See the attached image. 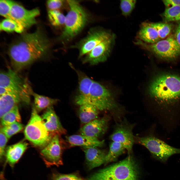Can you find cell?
<instances>
[{"mask_svg": "<svg viewBox=\"0 0 180 180\" xmlns=\"http://www.w3.org/2000/svg\"><path fill=\"white\" fill-rule=\"evenodd\" d=\"M68 10L63 30L58 39L64 45L72 41L89 21L90 16L78 1L67 0Z\"/></svg>", "mask_w": 180, "mask_h": 180, "instance_id": "3", "label": "cell"}, {"mask_svg": "<svg viewBox=\"0 0 180 180\" xmlns=\"http://www.w3.org/2000/svg\"><path fill=\"white\" fill-rule=\"evenodd\" d=\"M116 36L113 34L102 41L86 55L82 62L92 65L105 61L109 56L114 46Z\"/></svg>", "mask_w": 180, "mask_h": 180, "instance_id": "11", "label": "cell"}, {"mask_svg": "<svg viewBox=\"0 0 180 180\" xmlns=\"http://www.w3.org/2000/svg\"><path fill=\"white\" fill-rule=\"evenodd\" d=\"M136 3L135 0H122L120 1V8L122 14L124 16L130 14L134 9Z\"/></svg>", "mask_w": 180, "mask_h": 180, "instance_id": "32", "label": "cell"}, {"mask_svg": "<svg viewBox=\"0 0 180 180\" xmlns=\"http://www.w3.org/2000/svg\"><path fill=\"white\" fill-rule=\"evenodd\" d=\"M1 122L3 126H7L16 122H20L21 118L18 105L4 114L1 118Z\"/></svg>", "mask_w": 180, "mask_h": 180, "instance_id": "26", "label": "cell"}, {"mask_svg": "<svg viewBox=\"0 0 180 180\" xmlns=\"http://www.w3.org/2000/svg\"><path fill=\"white\" fill-rule=\"evenodd\" d=\"M12 1L8 0L0 1V14L6 18L12 19L10 13Z\"/></svg>", "mask_w": 180, "mask_h": 180, "instance_id": "33", "label": "cell"}, {"mask_svg": "<svg viewBox=\"0 0 180 180\" xmlns=\"http://www.w3.org/2000/svg\"><path fill=\"white\" fill-rule=\"evenodd\" d=\"M137 36L138 39L150 44L155 43L160 40L156 30L152 26L151 23H143L138 31Z\"/></svg>", "mask_w": 180, "mask_h": 180, "instance_id": "21", "label": "cell"}, {"mask_svg": "<svg viewBox=\"0 0 180 180\" xmlns=\"http://www.w3.org/2000/svg\"><path fill=\"white\" fill-rule=\"evenodd\" d=\"M26 138L34 146L45 147L54 136L47 130L41 118L33 106L31 117L24 130Z\"/></svg>", "mask_w": 180, "mask_h": 180, "instance_id": "7", "label": "cell"}, {"mask_svg": "<svg viewBox=\"0 0 180 180\" xmlns=\"http://www.w3.org/2000/svg\"><path fill=\"white\" fill-rule=\"evenodd\" d=\"M65 3V1L62 0H49L46 2L49 10H59L63 7Z\"/></svg>", "mask_w": 180, "mask_h": 180, "instance_id": "35", "label": "cell"}, {"mask_svg": "<svg viewBox=\"0 0 180 180\" xmlns=\"http://www.w3.org/2000/svg\"><path fill=\"white\" fill-rule=\"evenodd\" d=\"M112 33L103 28L98 27L91 28L86 36L70 48L78 49V58L86 55L94 47L104 40L110 36Z\"/></svg>", "mask_w": 180, "mask_h": 180, "instance_id": "10", "label": "cell"}, {"mask_svg": "<svg viewBox=\"0 0 180 180\" xmlns=\"http://www.w3.org/2000/svg\"><path fill=\"white\" fill-rule=\"evenodd\" d=\"M24 128L22 124L20 122H16L10 125L3 126L0 130L8 138L19 132Z\"/></svg>", "mask_w": 180, "mask_h": 180, "instance_id": "31", "label": "cell"}, {"mask_svg": "<svg viewBox=\"0 0 180 180\" xmlns=\"http://www.w3.org/2000/svg\"><path fill=\"white\" fill-rule=\"evenodd\" d=\"M174 37L180 46V21L179 22L175 31Z\"/></svg>", "mask_w": 180, "mask_h": 180, "instance_id": "38", "label": "cell"}, {"mask_svg": "<svg viewBox=\"0 0 180 180\" xmlns=\"http://www.w3.org/2000/svg\"><path fill=\"white\" fill-rule=\"evenodd\" d=\"M162 16L166 22L180 21V5L166 8Z\"/></svg>", "mask_w": 180, "mask_h": 180, "instance_id": "28", "label": "cell"}, {"mask_svg": "<svg viewBox=\"0 0 180 180\" xmlns=\"http://www.w3.org/2000/svg\"><path fill=\"white\" fill-rule=\"evenodd\" d=\"M33 92L28 80L13 69L8 68L6 71H0V96L15 94L19 97L22 102L28 104Z\"/></svg>", "mask_w": 180, "mask_h": 180, "instance_id": "4", "label": "cell"}, {"mask_svg": "<svg viewBox=\"0 0 180 180\" xmlns=\"http://www.w3.org/2000/svg\"><path fill=\"white\" fill-rule=\"evenodd\" d=\"M48 17L51 24L55 26H64L66 16L59 10H49Z\"/></svg>", "mask_w": 180, "mask_h": 180, "instance_id": "29", "label": "cell"}, {"mask_svg": "<svg viewBox=\"0 0 180 180\" xmlns=\"http://www.w3.org/2000/svg\"><path fill=\"white\" fill-rule=\"evenodd\" d=\"M86 104L92 105L99 110H108L115 115L118 114L121 111L110 91L94 80L91 86Z\"/></svg>", "mask_w": 180, "mask_h": 180, "instance_id": "6", "label": "cell"}, {"mask_svg": "<svg viewBox=\"0 0 180 180\" xmlns=\"http://www.w3.org/2000/svg\"><path fill=\"white\" fill-rule=\"evenodd\" d=\"M21 102L20 98L14 94H8L0 96V118Z\"/></svg>", "mask_w": 180, "mask_h": 180, "instance_id": "22", "label": "cell"}, {"mask_svg": "<svg viewBox=\"0 0 180 180\" xmlns=\"http://www.w3.org/2000/svg\"><path fill=\"white\" fill-rule=\"evenodd\" d=\"M152 26L156 30L160 39H164L170 32L172 26L170 24L166 23H151Z\"/></svg>", "mask_w": 180, "mask_h": 180, "instance_id": "30", "label": "cell"}, {"mask_svg": "<svg viewBox=\"0 0 180 180\" xmlns=\"http://www.w3.org/2000/svg\"><path fill=\"white\" fill-rule=\"evenodd\" d=\"M59 136L54 135L41 151V154L48 166H59L62 164V148Z\"/></svg>", "mask_w": 180, "mask_h": 180, "instance_id": "14", "label": "cell"}, {"mask_svg": "<svg viewBox=\"0 0 180 180\" xmlns=\"http://www.w3.org/2000/svg\"><path fill=\"white\" fill-rule=\"evenodd\" d=\"M136 162L128 156L120 162L102 169L89 176L86 180H138Z\"/></svg>", "mask_w": 180, "mask_h": 180, "instance_id": "5", "label": "cell"}, {"mask_svg": "<svg viewBox=\"0 0 180 180\" xmlns=\"http://www.w3.org/2000/svg\"><path fill=\"white\" fill-rule=\"evenodd\" d=\"M28 146L26 142L22 141L8 146L5 151L6 162L13 167L26 150Z\"/></svg>", "mask_w": 180, "mask_h": 180, "instance_id": "20", "label": "cell"}, {"mask_svg": "<svg viewBox=\"0 0 180 180\" xmlns=\"http://www.w3.org/2000/svg\"><path fill=\"white\" fill-rule=\"evenodd\" d=\"M136 40V44L151 51L162 59L172 60L180 56V46L174 36H170L152 44H148L139 39Z\"/></svg>", "mask_w": 180, "mask_h": 180, "instance_id": "8", "label": "cell"}, {"mask_svg": "<svg viewBox=\"0 0 180 180\" xmlns=\"http://www.w3.org/2000/svg\"><path fill=\"white\" fill-rule=\"evenodd\" d=\"M80 106L79 116L82 123L86 124L97 119L99 110L96 107L89 104Z\"/></svg>", "mask_w": 180, "mask_h": 180, "instance_id": "23", "label": "cell"}, {"mask_svg": "<svg viewBox=\"0 0 180 180\" xmlns=\"http://www.w3.org/2000/svg\"><path fill=\"white\" fill-rule=\"evenodd\" d=\"M134 126V124H130L124 119L116 124L114 131L110 136V139L120 143L128 153H131L134 142L132 132Z\"/></svg>", "mask_w": 180, "mask_h": 180, "instance_id": "12", "label": "cell"}, {"mask_svg": "<svg viewBox=\"0 0 180 180\" xmlns=\"http://www.w3.org/2000/svg\"><path fill=\"white\" fill-rule=\"evenodd\" d=\"M0 28L2 30L8 32H15L21 33L24 28L14 20L8 18H6L0 23Z\"/></svg>", "mask_w": 180, "mask_h": 180, "instance_id": "27", "label": "cell"}, {"mask_svg": "<svg viewBox=\"0 0 180 180\" xmlns=\"http://www.w3.org/2000/svg\"><path fill=\"white\" fill-rule=\"evenodd\" d=\"M78 76V94L75 99L76 104L80 106L85 104L88 98L91 86L93 80L82 72L78 70L72 66Z\"/></svg>", "mask_w": 180, "mask_h": 180, "instance_id": "17", "label": "cell"}, {"mask_svg": "<svg viewBox=\"0 0 180 180\" xmlns=\"http://www.w3.org/2000/svg\"><path fill=\"white\" fill-rule=\"evenodd\" d=\"M148 92L158 104L166 108L180 100V75L163 73L156 76L150 83Z\"/></svg>", "mask_w": 180, "mask_h": 180, "instance_id": "2", "label": "cell"}, {"mask_svg": "<svg viewBox=\"0 0 180 180\" xmlns=\"http://www.w3.org/2000/svg\"><path fill=\"white\" fill-rule=\"evenodd\" d=\"M32 95L34 97V104L33 106L38 112L52 106L58 102V100L52 98L38 94L32 92Z\"/></svg>", "mask_w": 180, "mask_h": 180, "instance_id": "24", "label": "cell"}, {"mask_svg": "<svg viewBox=\"0 0 180 180\" xmlns=\"http://www.w3.org/2000/svg\"><path fill=\"white\" fill-rule=\"evenodd\" d=\"M40 14V11L37 8L27 10L12 1L10 13L11 18L24 29L28 28L36 24V17Z\"/></svg>", "mask_w": 180, "mask_h": 180, "instance_id": "13", "label": "cell"}, {"mask_svg": "<svg viewBox=\"0 0 180 180\" xmlns=\"http://www.w3.org/2000/svg\"><path fill=\"white\" fill-rule=\"evenodd\" d=\"M41 118L43 124L50 134L54 136L66 134V130L62 125L52 106L46 109Z\"/></svg>", "mask_w": 180, "mask_h": 180, "instance_id": "15", "label": "cell"}, {"mask_svg": "<svg viewBox=\"0 0 180 180\" xmlns=\"http://www.w3.org/2000/svg\"><path fill=\"white\" fill-rule=\"evenodd\" d=\"M109 118L104 116L85 124L80 130L81 135L98 138L104 135L107 130Z\"/></svg>", "mask_w": 180, "mask_h": 180, "instance_id": "16", "label": "cell"}, {"mask_svg": "<svg viewBox=\"0 0 180 180\" xmlns=\"http://www.w3.org/2000/svg\"><path fill=\"white\" fill-rule=\"evenodd\" d=\"M138 142L149 151L154 158L166 163L172 156L180 154V148L174 147L152 135L137 138Z\"/></svg>", "mask_w": 180, "mask_h": 180, "instance_id": "9", "label": "cell"}, {"mask_svg": "<svg viewBox=\"0 0 180 180\" xmlns=\"http://www.w3.org/2000/svg\"><path fill=\"white\" fill-rule=\"evenodd\" d=\"M126 149L123 145L120 143L112 141L110 145L109 151L106 156L105 164L116 161Z\"/></svg>", "mask_w": 180, "mask_h": 180, "instance_id": "25", "label": "cell"}, {"mask_svg": "<svg viewBox=\"0 0 180 180\" xmlns=\"http://www.w3.org/2000/svg\"><path fill=\"white\" fill-rule=\"evenodd\" d=\"M96 147H83L86 164L89 170L92 169L104 163L106 154Z\"/></svg>", "mask_w": 180, "mask_h": 180, "instance_id": "18", "label": "cell"}, {"mask_svg": "<svg viewBox=\"0 0 180 180\" xmlns=\"http://www.w3.org/2000/svg\"><path fill=\"white\" fill-rule=\"evenodd\" d=\"M162 2L166 8L180 5V0H164Z\"/></svg>", "mask_w": 180, "mask_h": 180, "instance_id": "37", "label": "cell"}, {"mask_svg": "<svg viewBox=\"0 0 180 180\" xmlns=\"http://www.w3.org/2000/svg\"><path fill=\"white\" fill-rule=\"evenodd\" d=\"M50 42L40 28L23 34L9 46L8 54L12 69L18 72L46 55Z\"/></svg>", "mask_w": 180, "mask_h": 180, "instance_id": "1", "label": "cell"}, {"mask_svg": "<svg viewBox=\"0 0 180 180\" xmlns=\"http://www.w3.org/2000/svg\"><path fill=\"white\" fill-rule=\"evenodd\" d=\"M0 158L1 161L5 155V148L8 138L0 130Z\"/></svg>", "mask_w": 180, "mask_h": 180, "instance_id": "36", "label": "cell"}, {"mask_svg": "<svg viewBox=\"0 0 180 180\" xmlns=\"http://www.w3.org/2000/svg\"><path fill=\"white\" fill-rule=\"evenodd\" d=\"M51 180H83L80 176L74 174H53Z\"/></svg>", "mask_w": 180, "mask_h": 180, "instance_id": "34", "label": "cell"}, {"mask_svg": "<svg viewBox=\"0 0 180 180\" xmlns=\"http://www.w3.org/2000/svg\"><path fill=\"white\" fill-rule=\"evenodd\" d=\"M70 146H80L84 147H100L104 144V140L98 138L82 135L74 134L66 138Z\"/></svg>", "mask_w": 180, "mask_h": 180, "instance_id": "19", "label": "cell"}]
</instances>
